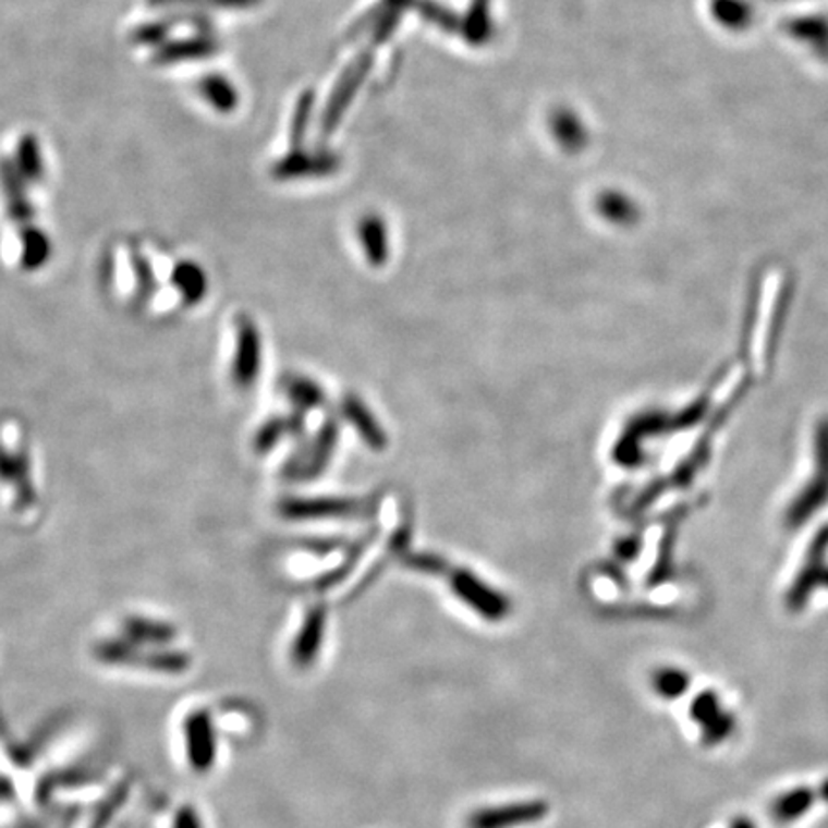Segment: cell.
<instances>
[{
    "mask_svg": "<svg viewBox=\"0 0 828 828\" xmlns=\"http://www.w3.org/2000/svg\"><path fill=\"white\" fill-rule=\"evenodd\" d=\"M261 367V340L254 322L240 320L236 357L232 365V378L239 388H249L255 382Z\"/></svg>",
    "mask_w": 828,
    "mask_h": 828,
    "instance_id": "3",
    "label": "cell"
},
{
    "mask_svg": "<svg viewBox=\"0 0 828 828\" xmlns=\"http://www.w3.org/2000/svg\"><path fill=\"white\" fill-rule=\"evenodd\" d=\"M287 393L290 403L295 406V411L302 414L325 405V399H327V393L319 383L310 380V378H305V376H294L287 383Z\"/></svg>",
    "mask_w": 828,
    "mask_h": 828,
    "instance_id": "13",
    "label": "cell"
},
{
    "mask_svg": "<svg viewBox=\"0 0 828 828\" xmlns=\"http://www.w3.org/2000/svg\"><path fill=\"white\" fill-rule=\"evenodd\" d=\"M343 418L355 426L361 439L370 447L373 451H383L388 447V436L380 428L370 409H368L357 395H345L342 401Z\"/></svg>",
    "mask_w": 828,
    "mask_h": 828,
    "instance_id": "7",
    "label": "cell"
},
{
    "mask_svg": "<svg viewBox=\"0 0 828 828\" xmlns=\"http://www.w3.org/2000/svg\"><path fill=\"white\" fill-rule=\"evenodd\" d=\"M179 24L175 16L160 17V20H151L146 24L136 25L135 29L129 35V39L136 47L158 48L168 42L169 35L173 32V27Z\"/></svg>",
    "mask_w": 828,
    "mask_h": 828,
    "instance_id": "14",
    "label": "cell"
},
{
    "mask_svg": "<svg viewBox=\"0 0 828 828\" xmlns=\"http://www.w3.org/2000/svg\"><path fill=\"white\" fill-rule=\"evenodd\" d=\"M255 0H146V7L151 10H196V9H246Z\"/></svg>",
    "mask_w": 828,
    "mask_h": 828,
    "instance_id": "16",
    "label": "cell"
},
{
    "mask_svg": "<svg viewBox=\"0 0 828 828\" xmlns=\"http://www.w3.org/2000/svg\"><path fill=\"white\" fill-rule=\"evenodd\" d=\"M14 166L17 173L24 179L27 186H37L45 179V158L40 150V143L33 133H25L17 141L16 154H14Z\"/></svg>",
    "mask_w": 828,
    "mask_h": 828,
    "instance_id": "10",
    "label": "cell"
},
{
    "mask_svg": "<svg viewBox=\"0 0 828 828\" xmlns=\"http://www.w3.org/2000/svg\"><path fill=\"white\" fill-rule=\"evenodd\" d=\"M361 244L367 255L368 264L373 267H382L388 259V234H386V224L376 219L368 217L361 223Z\"/></svg>",
    "mask_w": 828,
    "mask_h": 828,
    "instance_id": "12",
    "label": "cell"
},
{
    "mask_svg": "<svg viewBox=\"0 0 828 828\" xmlns=\"http://www.w3.org/2000/svg\"><path fill=\"white\" fill-rule=\"evenodd\" d=\"M547 815V804L545 802H526V804H510L494 807V809H482L474 813L468 827L471 828H512L518 825H527L535 820L543 819Z\"/></svg>",
    "mask_w": 828,
    "mask_h": 828,
    "instance_id": "5",
    "label": "cell"
},
{
    "mask_svg": "<svg viewBox=\"0 0 828 828\" xmlns=\"http://www.w3.org/2000/svg\"><path fill=\"white\" fill-rule=\"evenodd\" d=\"M365 501L357 499H288L280 504V514L288 520H328V518H353L367 512Z\"/></svg>",
    "mask_w": 828,
    "mask_h": 828,
    "instance_id": "2",
    "label": "cell"
},
{
    "mask_svg": "<svg viewBox=\"0 0 828 828\" xmlns=\"http://www.w3.org/2000/svg\"><path fill=\"white\" fill-rule=\"evenodd\" d=\"M219 42L209 35H196L184 39L168 40L161 47L154 48L151 64L176 65L184 62H196L216 57Z\"/></svg>",
    "mask_w": 828,
    "mask_h": 828,
    "instance_id": "4",
    "label": "cell"
},
{
    "mask_svg": "<svg viewBox=\"0 0 828 828\" xmlns=\"http://www.w3.org/2000/svg\"><path fill=\"white\" fill-rule=\"evenodd\" d=\"M175 282L184 294L191 297V302H198L206 294L207 280L198 265L181 264L175 269Z\"/></svg>",
    "mask_w": 828,
    "mask_h": 828,
    "instance_id": "17",
    "label": "cell"
},
{
    "mask_svg": "<svg viewBox=\"0 0 828 828\" xmlns=\"http://www.w3.org/2000/svg\"><path fill=\"white\" fill-rule=\"evenodd\" d=\"M338 438H340V428L334 418H328L327 423L320 426L319 436L313 441L309 453L303 459L302 468H300L302 479L317 478L320 472L327 468L328 462L334 454Z\"/></svg>",
    "mask_w": 828,
    "mask_h": 828,
    "instance_id": "8",
    "label": "cell"
},
{
    "mask_svg": "<svg viewBox=\"0 0 828 828\" xmlns=\"http://www.w3.org/2000/svg\"><path fill=\"white\" fill-rule=\"evenodd\" d=\"M0 191L7 199L10 219L22 229L29 227L33 221V206L27 196V184L17 173L14 161L9 158H0Z\"/></svg>",
    "mask_w": 828,
    "mask_h": 828,
    "instance_id": "6",
    "label": "cell"
},
{
    "mask_svg": "<svg viewBox=\"0 0 828 828\" xmlns=\"http://www.w3.org/2000/svg\"><path fill=\"white\" fill-rule=\"evenodd\" d=\"M198 93L214 106V110L221 113L234 112L239 106V93L221 73H206L198 81Z\"/></svg>",
    "mask_w": 828,
    "mask_h": 828,
    "instance_id": "11",
    "label": "cell"
},
{
    "mask_svg": "<svg viewBox=\"0 0 828 828\" xmlns=\"http://www.w3.org/2000/svg\"><path fill=\"white\" fill-rule=\"evenodd\" d=\"M290 431V423L284 418H272L269 423L265 424L264 428L257 434L255 438V449L259 453H269L272 447L279 443L282 436Z\"/></svg>",
    "mask_w": 828,
    "mask_h": 828,
    "instance_id": "18",
    "label": "cell"
},
{
    "mask_svg": "<svg viewBox=\"0 0 828 828\" xmlns=\"http://www.w3.org/2000/svg\"><path fill=\"white\" fill-rule=\"evenodd\" d=\"M405 562L413 570L426 572V574H441L447 565L446 560L439 558L438 555H411L406 557Z\"/></svg>",
    "mask_w": 828,
    "mask_h": 828,
    "instance_id": "19",
    "label": "cell"
},
{
    "mask_svg": "<svg viewBox=\"0 0 828 828\" xmlns=\"http://www.w3.org/2000/svg\"><path fill=\"white\" fill-rule=\"evenodd\" d=\"M451 589L462 602L489 621H501L509 616V598L502 597L494 587H489L468 570H454L451 575Z\"/></svg>",
    "mask_w": 828,
    "mask_h": 828,
    "instance_id": "1",
    "label": "cell"
},
{
    "mask_svg": "<svg viewBox=\"0 0 828 828\" xmlns=\"http://www.w3.org/2000/svg\"><path fill=\"white\" fill-rule=\"evenodd\" d=\"M325 623H327V610L322 606H317L310 610L309 616L305 618L302 631L295 638L294 661L300 668H307L315 660L319 653L320 643L325 637Z\"/></svg>",
    "mask_w": 828,
    "mask_h": 828,
    "instance_id": "9",
    "label": "cell"
},
{
    "mask_svg": "<svg viewBox=\"0 0 828 828\" xmlns=\"http://www.w3.org/2000/svg\"><path fill=\"white\" fill-rule=\"evenodd\" d=\"M22 246H24L22 259L27 269H37L47 261L50 255V240L45 232L33 224L22 229Z\"/></svg>",
    "mask_w": 828,
    "mask_h": 828,
    "instance_id": "15",
    "label": "cell"
}]
</instances>
